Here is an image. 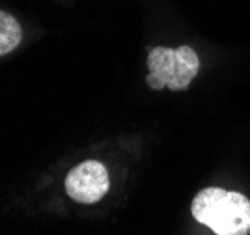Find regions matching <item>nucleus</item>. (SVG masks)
I'll list each match as a JSON object with an SVG mask.
<instances>
[{
    "label": "nucleus",
    "mask_w": 250,
    "mask_h": 235,
    "mask_svg": "<svg viewBox=\"0 0 250 235\" xmlns=\"http://www.w3.org/2000/svg\"><path fill=\"white\" fill-rule=\"evenodd\" d=\"M190 213L215 235H250V200L241 192L208 187L194 196Z\"/></svg>",
    "instance_id": "1"
},
{
    "label": "nucleus",
    "mask_w": 250,
    "mask_h": 235,
    "mask_svg": "<svg viewBox=\"0 0 250 235\" xmlns=\"http://www.w3.org/2000/svg\"><path fill=\"white\" fill-rule=\"evenodd\" d=\"M198 69V54L188 45L176 49L155 47L147 54L146 82L151 90L168 88L172 92H183L196 79Z\"/></svg>",
    "instance_id": "2"
},
{
    "label": "nucleus",
    "mask_w": 250,
    "mask_h": 235,
    "mask_svg": "<svg viewBox=\"0 0 250 235\" xmlns=\"http://www.w3.org/2000/svg\"><path fill=\"white\" fill-rule=\"evenodd\" d=\"M110 189L108 170L99 161H84L65 177V192L79 204L90 205L103 200Z\"/></svg>",
    "instance_id": "3"
},
{
    "label": "nucleus",
    "mask_w": 250,
    "mask_h": 235,
    "mask_svg": "<svg viewBox=\"0 0 250 235\" xmlns=\"http://www.w3.org/2000/svg\"><path fill=\"white\" fill-rule=\"evenodd\" d=\"M22 40L21 24L17 22L15 17H11L10 13L2 11L0 13V54L6 56L11 51H15L19 47Z\"/></svg>",
    "instance_id": "4"
}]
</instances>
